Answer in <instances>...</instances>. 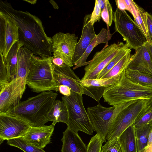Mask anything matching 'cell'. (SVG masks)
<instances>
[{"instance_id": "obj_13", "label": "cell", "mask_w": 152, "mask_h": 152, "mask_svg": "<svg viewBox=\"0 0 152 152\" xmlns=\"http://www.w3.org/2000/svg\"><path fill=\"white\" fill-rule=\"evenodd\" d=\"M53 66L54 77L59 86H67L72 91L82 95L85 94L94 99L93 95L83 85L81 80L70 67L65 64L61 66Z\"/></svg>"}, {"instance_id": "obj_15", "label": "cell", "mask_w": 152, "mask_h": 152, "mask_svg": "<svg viewBox=\"0 0 152 152\" xmlns=\"http://www.w3.org/2000/svg\"><path fill=\"white\" fill-rule=\"evenodd\" d=\"M55 126L52 124L50 125L31 126L22 137L28 143L43 149L51 142Z\"/></svg>"}, {"instance_id": "obj_42", "label": "cell", "mask_w": 152, "mask_h": 152, "mask_svg": "<svg viewBox=\"0 0 152 152\" xmlns=\"http://www.w3.org/2000/svg\"><path fill=\"white\" fill-rule=\"evenodd\" d=\"M152 129L150 132L147 146L144 152H152Z\"/></svg>"}, {"instance_id": "obj_31", "label": "cell", "mask_w": 152, "mask_h": 152, "mask_svg": "<svg viewBox=\"0 0 152 152\" xmlns=\"http://www.w3.org/2000/svg\"><path fill=\"white\" fill-rule=\"evenodd\" d=\"M131 51L129 47L120 51L108 64L99 74L97 79H101L129 52Z\"/></svg>"}, {"instance_id": "obj_37", "label": "cell", "mask_w": 152, "mask_h": 152, "mask_svg": "<svg viewBox=\"0 0 152 152\" xmlns=\"http://www.w3.org/2000/svg\"><path fill=\"white\" fill-rule=\"evenodd\" d=\"M128 7L129 11L133 15L134 18L137 15L139 6L133 1L132 0H125Z\"/></svg>"}, {"instance_id": "obj_9", "label": "cell", "mask_w": 152, "mask_h": 152, "mask_svg": "<svg viewBox=\"0 0 152 152\" xmlns=\"http://www.w3.org/2000/svg\"><path fill=\"white\" fill-rule=\"evenodd\" d=\"M53 56L61 59L67 66L74 65V56L78 37L75 34L59 32L52 37Z\"/></svg>"}, {"instance_id": "obj_25", "label": "cell", "mask_w": 152, "mask_h": 152, "mask_svg": "<svg viewBox=\"0 0 152 152\" xmlns=\"http://www.w3.org/2000/svg\"><path fill=\"white\" fill-rule=\"evenodd\" d=\"M126 76L132 82L140 86L152 88V75L126 68Z\"/></svg>"}, {"instance_id": "obj_32", "label": "cell", "mask_w": 152, "mask_h": 152, "mask_svg": "<svg viewBox=\"0 0 152 152\" xmlns=\"http://www.w3.org/2000/svg\"><path fill=\"white\" fill-rule=\"evenodd\" d=\"M101 152H123L119 138L107 140L102 146Z\"/></svg>"}, {"instance_id": "obj_19", "label": "cell", "mask_w": 152, "mask_h": 152, "mask_svg": "<svg viewBox=\"0 0 152 152\" xmlns=\"http://www.w3.org/2000/svg\"><path fill=\"white\" fill-rule=\"evenodd\" d=\"M61 152H87V146L77 132L67 128L63 132Z\"/></svg>"}, {"instance_id": "obj_45", "label": "cell", "mask_w": 152, "mask_h": 152, "mask_svg": "<svg viewBox=\"0 0 152 152\" xmlns=\"http://www.w3.org/2000/svg\"><path fill=\"white\" fill-rule=\"evenodd\" d=\"M146 107L149 108H152V98L148 99Z\"/></svg>"}, {"instance_id": "obj_2", "label": "cell", "mask_w": 152, "mask_h": 152, "mask_svg": "<svg viewBox=\"0 0 152 152\" xmlns=\"http://www.w3.org/2000/svg\"><path fill=\"white\" fill-rule=\"evenodd\" d=\"M58 95L54 91L42 92L20 102L6 113L22 118L31 126L44 125L48 122V112Z\"/></svg>"}, {"instance_id": "obj_4", "label": "cell", "mask_w": 152, "mask_h": 152, "mask_svg": "<svg viewBox=\"0 0 152 152\" xmlns=\"http://www.w3.org/2000/svg\"><path fill=\"white\" fill-rule=\"evenodd\" d=\"M125 72L117 83L105 90L103 96L105 102L116 106L132 100L152 98V88L132 82L126 76Z\"/></svg>"}, {"instance_id": "obj_6", "label": "cell", "mask_w": 152, "mask_h": 152, "mask_svg": "<svg viewBox=\"0 0 152 152\" xmlns=\"http://www.w3.org/2000/svg\"><path fill=\"white\" fill-rule=\"evenodd\" d=\"M62 99L68 111L67 128L76 132L80 131L92 135L94 130L84 107L82 95L72 91L70 95L63 96Z\"/></svg>"}, {"instance_id": "obj_29", "label": "cell", "mask_w": 152, "mask_h": 152, "mask_svg": "<svg viewBox=\"0 0 152 152\" xmlns=\"http://www.w3.org/2000/svg\"><path fill=\"white\" fill-rule=\"evenodd\" d=\"M134 18V21L144 34L147 41L152 42L148 34L146 12L139 6L137 15Z\"/></svg>"}, {"instance_id": "obj_36", "label": "cell", "mask_w": 152, "mask_h": 152, "mask_svg": "<svg viewBox=\"0 0 152 152\" xmlns=\"http://www.w3.org/2000/svg\"><path fill=\"white\" fill-rule=\"evenodd\" d=\"M101 10L97 1L96 0L93 10L91 14L89 22L91 24L94 25L96 22H99L101 20Z\"/></svg>"}, {"instance_id": "obj_23", "label": "cell", "mask_w": 152, "mask_h": 152, "mask_svg": "<svg viewBox=\"0 0 152 152\" xmlns=\"http://www.w3.org/2000/svg\"><path fill=\"white\" fill-rule=\"evenodd\" d=\"M119 140L123 152H137L134 124L122 133L119 137Z\"/></svg>"}, {"instance_id": "obj_33", "label": "cell", "mask_w": 152, "mask_h": 152, "mask_svg": "<svg viewBox=\"0 0 152 152\" xmlns=\"http://www.w3.org/2000/svg\"><path fill=\"white\" fill-rule=\"evenodd\" d=\"M114 12L111 5L109 1L105 0V4L103 9L101 11V18L107 26H110L113 20Z\"/></svg>"}, {"instance_id": "obj_3", "label": "cell", "mask_w": 152, "mask_h": 152, "mask_svg": "<svg viewBox=\"0 0 152 152\" xmlns=\"http://www.w3.org/2000/svg\"><path fill=\"white\" fill-rule=\"evenodd\" d=\"M53 57L52 56L42 57L34 55L31 57L26 83L33 92L58 91L59 85L53 75Z\"/></svg>"}, {"instance_id": "obj_17", "label": "cell", "mask_w": 152, "mask_h": 152, "mask_svg": "<svg viewBox=\"0 0 152 152\" xmlns=\"http://www.w3.org/2000/svg\"><path fill=\"white\" fill-rule=\"evenodd\" d=\"M126 68L152 75V61L144 45L131 55Z\"/></svg>"}, {"instance_id": "obj_22", "label": "cell", "mask_w": 152, "mask_h": 152, "mask_svg": "<svg viewBox=\"0 0 152 152\" xmlns=\"http://www.w3.org/2000/svg\"><path fill=\"white\" fill-rule=\"evenodd\" d=\"M68 119V111L66 105L63 101L56 99L48 112V121H52V124L55 125L58 122L66 124Z\"/></svg>"}, {"instance_id": "obj_41", "label": "cell", "mask_w": 152, "mask_h": 152, "mask_svg": "<svg viewBox=\"0 0 152 152\" xmlns=\"http://www.w3.org/2000/svg\"><path fill=\"white\" fill-rule=\"evenodd\" d=\"M52 61L53 65L57 66H61L65 64L61 59L58 57H54L53 56Z\"/></svg>"}, {"instance_id": "obj_11", "label": "cell", "mask_w": 152, "mask_h": 152, "mask_svg": "<svg viewBox=\"0 0 152 152\" xmlns=\"http://www.w3.org/2000/svg\"><path fill=\"white\" fill-rule=\"evenodd\" d=\"M115 106L105 107L100 104L88 107L87 112L92 126L96 134L104 142L110 126V120Z\"/></svg>"}, {"instance_id": "obj_44", "label": "cell", "mask_w": 152, "mask_h": 152, "mask_svg": "<svg viewBox=\"0 0 152 152\" xmlns=\"http://www.w3.org/2000/svg\"><path fill=\"white\" fill-rule=\"evenodd\" d=\"M97 1L102 11L105 6V0H97Z\"/></svg>"}, {"instance_id": "obj_34", "label": "cell", "mask_w": 152, "mask_h": 152, "mask_svg": "<svg viewBox=\"0 0 152 152\" xmlns=\"http://www.w3.org/2000/svg\"><path fill=\"white\" fill-rule=\"evenodd\" d=\"M104 142L100 136L96 134L91 138L87 146V152H101Z\"/></svg>"}, {"instance_id": "obj_43", "label": "cell", "mask_w": 152, "mask_h": 152, "mask_svg": "<svg viewBox=\"0 0 152 152\" xmlns=\"http://www.w3.org/2000/svg\"><path fill=\"white\" fill-rule=\"evenodd\" d=\"M144 45L146 48L152 61V41L150 42L147 41Z\"/></svg>"}, {"instance_id": "obj_21", "label": "cell", "mask_w": 152, "mask_h": 152, "mask_svg": "<svg viewBox=\"0 0 152 152\" xmlns=\"http://www.w3.org/2000/svg\"><path fill=\"white\" fill-rule=\"evenodd\" d=\"M112 35L107 29L104 28H102L99 33L96 35L91 42L83 55L75 63L74 65L75 66L73 67V69L83 66L93 49L99 44L108 42L111 39Z\"/></svg>"}, {"instance_id": "obj_38", "label": "cell", "mask_w": 152, "mask_h": 152, "mask_svg": "<svg viewBox=\"0 0 152 152\" xmlns=\"http://www.w3.org/2000/svg\"><path fill=\"white\" fill-rule=\"evenodd\" d=\"M146 15L148 35L150 38L152 40V15L146 12Z\"/></svg>"}, {"instance_id": "obj_14", "label": "cell", "mask_w": 152, "mask_h": 152, "mask_svg": "<svg viewBox=\"0 0 152 152\" xmlns=\"http://www.w3.org/2000/svg\"><path fill=\"white\" fill-rule=\"evenodd\" d=\"M18 41V26L10 18L0 14V53L4 59L12 46Z\"/></svg>"}, {"instance_id": "obj_27", "label": "cell", "mask_w": 152, "mask_h": 152, "mask_svg": "<svg viewBox=\"0 0 152 152\" xmlns=\"http://www.w3.org/2000/svg\"><path fill=\"white\" fill-rule=\"evenodd\" d=\"M131 51L122 58L102 78H109L122 74L125 71L129 62Z\"/></svg>"}, {"instance_id": "obj_26", "label": "cell", "mask_w": 152, "mask_h": 152, "mask_svg": "<svg viewBox=\"0 0 152 152\" xmlns=\"http://www.w3.org/2000/svg\"><path fill=\"white\" fill-rule=\"evenodd\" d=\"M152 129V122L141 127L135 128L137 152H144Z\"/></svg>"}, {"instance_id": "obj_12", "label": "cell", "mask_w": 152, "mask_h": 152, "mask_svg": "<svg viewBox=\"0 0 152 152\" xmlns=\"http://www.w3.org/2000/svg\"><path fill=\"white\" fill-rule=\"evenodd\" d=\"M26 88L16 77L0 87V113H6L18 105Z\"/></svg>"}, {"instance_id": "obj_16", "label": "cell", "mask_w": 152, "mask_h": 152, "mask_svg": "<svg viewBox=\"0 0 152 152\" xmlns=\"http://www.w3.org/2000/svg\"><path fill=\"white\" fill-rule=\"evenodd\" d=\"M91 14L85 16L81 37L77 42L75 49L73 62L75 63L84 53L88 46L96 36L94 25L89 22Z\"/></svg>"}, {"instance_id": "obj_5", "label": "cell", "mask_w": 152, "mask_h": 152, "mask_svg": "<svg viewBox=\"0 0 152 152\" xmlns=\"http://www.w3.org/2000/svg\"><path fill=\"white\" fill-rule=\"evenodd\" d=\"M148 100H132L115 106L106 140L119 138L126 129L134 123L137 117L146 107Z\"/></svg>"}, {"instance_id": "obj_39", "label": "cell", "mask_w": 152, "mask_h": 152, "mask_svg": "<svg viewBox=\"0 0 152 152\" xmlns=\"http://www.w3.org/2000/svg\"><path fill=\"white\" fill-rule=\"evenodd\" d=\"M58 91L65 96H69L71 94V89L69 87L63 85H60L58 87Z\"/></svg>"}, {"instance_id": "obj_46", "label": "cell", "mask_w": 152, "mask_h": 152, "mask_svg": "<svg viewBox=\"0 0 152 152\" xmlns=\"http://www.w3.org/2000/svg\"></svg>"}, {"instance_id": "obj_8", "label": "cell", "mask_w": 152, "mask_h": 152, "mask_svg": "<svg viewBox=\"0 0 152 152\" xmlns=\"http://www.w3.org/2000/svg\"><path fill=\"white\" fill-rule=\"evenodd\" d=\"M129 47L122 42L108 45V42L101 51L97 52L93 58L86 61L84 66L85 74L82 80L97 79L102 71L122 50Z\"/></svg>"}, {"instance_id": "obj_1", "label": "cell", "mask_w": 152, "mask_h": 152, "mask_svg": "<svg viewBox=\"0 0 152 152\" xmlns=\"http://www.w3.org/2000/svg\"><path fill=\"white\" fill-rule=\"evenodd\" d=\"M0 14L10 18L18 27L19 42L34 55L51 56L52 38L46 34L41 20L27 11L14 9L7 1H0Z\"/></svg>"}, {"instance_id": "obj_35", "label": "cell", "mask_w": 152, "mask_h": 152, "mask_svg": "<svg viewBox=\"0 0 152 152\" xmlns=\"http://www.w3.org/2000/svg\"><path fill=\"white\" fill-rule=\"evenodd\" d=\"M10 82L7 68L5 64L3 56L0 53V87Z\"/></svg>"}, {"instance_id": "obj_20", "label": "cell", "mask_w": 152, "mask_h": 152, "mask_svg": "<svg viewBox=\"0 0 152 152\" xmlns=\"http://www.w3.org/2000/svg\"><path fill=\"white\" fill-rule=\"evenodd\" d=\"M34 55L31 51L24 47L20 48L18 53L16 77L20 80L25 87L26 78L30 67L31 58Z\"/></svg>"}, {"instance_id": "obj_28", "label": "cell", "mask_w": 152, "mask_h": 152, "mask_svg": "<svg viewBox=\"0 0 152 152\" xmlns=\"http://www.w3.org/2000/svg\"><path fill=\"white\" fill-rule=\"evenodd\" d=\"M7 140L8 145L18 148L24 152H46L43 149L28 143L22 137Z\"/></svg>"}, {"instance_id": "obj_18", "label": "cell", "mask_w": 152, "mask_h": 152, "mask_svg": "<svg viewBox=\"0 0 152 152\" xmlns=\"http://www.w3.org/2000/svg\"><path fill=\"white\" fill-rule=\"evenodd\" d=\"M124 72L109 78L81 80V81L83 85L93 95L94 99L99 102L105 90L117 83Z\"/></svg>"}, {"instance_id": "obj_30", "label": "cell", "mask_w": 152, "mask_h": 152, "mask_svg": "<svg viewBox=\"0 0 152 152\" xmlns=\"http://www.w3.org/2000/svg\"><path fill=\"white\" fill-rule=\"evenodd\" d=\"M152 122V108L146 107L137 117L134 123L135 128H138Z\"/></svg>"}, {"instance_id": "obj_24", "label": "cell", "mask_w": 152, "mask_h": 152, "mask_svg": "<svg viewBox=\"0 0 152 152\" xmlns=\"http://www.w3.org/2000/svg\"><path fill=\"white\" fill-rule=\"evenodd\" d=\"M23 45L19 41L16 42L11 47L6 58L4 59L7 68L10 81L16 76L18 62L17 54Z\"/></svg>"}, {"instance_id": "obj_40", "label": "cell", "mask_w": 152, "mask_h": 152, "mask_svg": "<svg viewBox=\"0 0 152 152\" xmlns=\"http://www.w3.org/2000/svg\"><path fill=\"white\" fill-rule=\"evenodd\" d=\"M115 2L117 8L122 10L128 11V7L125 0H117Z\"/></svg>"}, {"instance_id": "obj_10", "label": "cell", "mask_w": 152, "mask_h": 152, "mask_svg": "<svg viewBox=\"0 0 152 152\" xmlns=\"http://www.w3.org/2000/svg\"><path fill=\"white\" fill-rule=\"evenodd\" d=\"M31 126L22 118L7 113H0V142L4 140L22 137Z\"/></svg>"}, {"instance_id": "obj_7", "label": "cell", "mask_w": 152, "mask_h": 152, "mask_svg": "<svg viewBox=\"0 0 152 152\" xmlns=\"http://www.w3.org/2000/svg\"><path fill=\"white\" fill-rule=\"evenodd\" d=\"M113 20L116 31L129 48L136 50L145 44L147 40L144 34L126 10L117 8L113 13Z\"/></svg>"}]
</instances>
